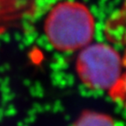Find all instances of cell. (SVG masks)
Instances as JSON below:
<instances>
[{"label":"cell","instance_id":"1","mask_svg":"<svg viewBox=\"0 0 126 126\" xmlns=\"http://www.w3.org/2000/svg\"><path fill=\"white\" fill-rule=\"evenodd\" d=\"M95 20L90 9L77 0L54 5L44 21V34L50 45L60 52L79 51L93 42Z\"/></svg>","mask_w":126,"mask_h":126},{"label":"cell","instance_id":"2","mask_svg":"<svg viewBox=\"0 0 126 126\" xmlns=\"http://www.w3.org/2000/svg\"><path fill=\"white\" fill-rule=\"evenodd\" d=\"M122 69V58L110 45L92 42L79 50L77 75L81 83L91 90L109 92L121 78Z\"/></svg>","mask_w":126,"mask_h":126},{"label":"cell","instance_id":"3","mask_svg":"<svg viewBox=\"0 0 126 126\" xmlns=\"http://www.w3.org/2000/svg\"><path fill=\"white\" fill-rule=\"evenodd\" d=\"M73 126H116L112 118L105 113L86 111L81 114Z\"/></svg>","mask_w":126,"mask_h":126},{"label":"cell","instance_id":"4","mask_svg":"<svg viewBox=\"0 0 126 126\" xmlns=\"http://www.w3.org/2000/svg\"><path fill=\"white\" fill-rule=\"evenodd\" d=\"M122 62L124 71L122 72L117 83L108 92V94L113 100L126 104V54L124 58H122Z\"/></svg>","mask_w":126,"mask_h":126}]
</instances>
